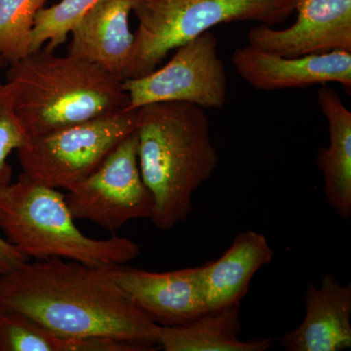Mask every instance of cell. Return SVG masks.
Wrapping results in <instances>:
<instances>
[{
	"label": "cell",
	"instance_id": "6da1fadb",
	"mask_svg": "<svg viewBox=\"0 0 351 351\" xmlns=\"http://www.w3.org/2000/svg\"><path fill=\"white\" fill-rule=\"evenodd\" d=\"M0 309L66 338L110 339L156 350L159 325L108 276L106 267L51 258L0 274Z\"/></svg>",
	"mask_w": 351,
	"mask_h": 351
},
{
	"label": "cell",
	"instance_id": "7a4b0ae2",
	"mask_svg": "<svg viewBox=\"0 0 351 351\" xmlns=\"http://www.w3.org/2000/svg\"><path fill=\"white\" fill-rule=\"evenodd\" d=\"M141 174L154 199L152 221L171 230L193 212V195L213 176L219 154L204 108L165 101L137 108Z\"/></svg>",
	"mask_w": 351,
	"mask_h": 351
},
{
	"label": "cell",
	"instance_id": "3957f363",
	"mask_svg": "<svg viewBox=\"0 0 351 351\" xmlns=\"http://www.w3.org/2000/svg\"><path fill=\"white\" fill-rule=\"evenodd\" d=\"M41 48L10 64L15 110L29 138L119 112L129 105L123 80L97 64Z\"/></svg>",
	"mask_w": 351,
	"mask_h": 351
},
{
	"label": "cell",
	"instance_id": "277c9868",
	"mask_svg": "<svg viewBox=\"0 0 351 351\" xmlns=\"http://www.w3.org/2000/svg\"><path fill=\"white\" fill-rule=\"evenodd\" d=\"M75 221L66 195L25 173L0 188V230L29 260L60 258L106 267L125 265L140 254V246L126 237H86Z\"/></svg>",
	"mask_w": 351,
	"mask_h": 351
},
{
	"label": "cell",
	"instance_id": "5b68a950",
	"mask_svg": "<svg viewBox=\"0 0 351 351\" xmlns=\"http://www.w3.org/2000/svg\"><path fill=\"white\" fill-rule=\"evenodd\" d=\"M297 0H134L138 27L124 80L156 71L170 51L226 23L281 24Z\"/></svg>",
	"mask_w": 351,
	"mask_h": 351
},
{
	"label": "cell",
	"instance_id": "8992f818",
	"mask_svg": "<svg viewBox=\"0 0 351 351\" xmlns=\"http://www.w3.org/2000/svg\"><path fill=\"white\" fill-rule=\"evenodd\" d=\"M136 125L137 108H126L29 138L17 151L23 173L45 186L66 189L93 173Z\"/></svg>",
	"mask_w": 351,
	"mask_h": 351
},
{
	"label": "cell",
	"instance_id": "52a82bcc",
	"mask_svg": "<svg viewBox=\"0 0 351 351\" xmlns=\"http://www.w3.org/2000/svg\"><path fill=\"white\" fill-rule=\"evenodd\" d=\"M66 191L73 219H88L108 232L133 219H152L154 199L141 174L136 129L93 173Z\"/></svg>",
	"mask_w": 351,
	"mask_h": 351
},
{
	"label": "cell",
	"instance_id": "ba28073f",
	"mask_svg": "<svg viewBox=\"0 0 351 351\" xmlns=\"http://www.w3.org/2000/svg\"><path fill=\"white\" fill-rule=\"evenodd\" d=\"M128 108L165 101H182L204 108H221L228 95L225 63L218 39L211 32L177 48L169 63L149 75L122 82Z\"/></svg>",
	"mask_w": 351,
	"mask_h": 351
},
{
	"label": "cell",
	"instance_id": "9c48e42d",
	"mask_svg": "<svg viewBox=\"0 0 351 351\" xmlns=\"http://www.w3.org/2000/svg\"><path fill=\"white\" fill-rule=\"evenodd\" d=\"M295 24H262L248 32L249 45L283 57L351 52V0H297Z\"/></svg>",
	"mask_w": 351,
	"mask_h": 351
},
{
	"label": "cell",
	"instance_id": "30bf717a",
	"mask_svg": "<svg viewBox=\"0 0 351 351\" xmlns=\"http://www.w3.org/2000/svg\"><path fill=\"white\" fill-rule=\"evenodd\" d=\"M106 269L136 306L159 326L188 324L208 313L200 267L166 272L125 265Z\"/></svg>",
	"mask_w": 351,
	"mask_h": 351
},
{
	"label": "cell",
	"instance_id": "8fae6325",
	"mask_svg": "<svg viewBox=\"0 0 351 351\" xmlns=\"http://www.w3.org/2000/svg\"><path fill=\"white\" fill-rule=\"evenodd\" d=\"M235 71L261 91L306 88L336 82L351 90V52L283 57L251 45L237 48L232 55Z\"/></svg>",
	"mask_w": 351,
	"mask_h": 351
},
{
	"label": "cell",
	"instance_id": "7c38bea8",
	"mask_svg": "<svg viewBox=\"0 0 351 351\" xmlns=\"http://www.w3.org/2000/svg\"><path fill=\"white\" fill-rule=\"evenodd\" d=\"M306 315L286 332L280 345L287 351H341L351 348V284L324 274L319 286L307 283Z\"/></svg>",
	"mask_w": 351,
	"mask_h": 351
},
{
	"label": "cell",
	"instance_id": "4fadbf2b",
	"mask_svg": "<svg viewBox=\"0 0 351 351\" xmlns=\"http://www.w3.org/2000/svg\"><path fill=\"white\" fill-rule=\"evenodd\" d=\"M134 0H101L71 31L69 56L97 64L124 80L135 34L129 27Z\"/></svg>",
	"mask_w": 351,
	"mask_h": 351
},
{
	"label": "cell",
	"instance_id": "5bb4252c",
	"mask_svg": "<svg viewBox=\"0 0 351 351\" xmlns=\"http://www.w3.org/2000/svg\"><path fill=\"white\" fill-rule=\"evenodd\" d=\"M274 256L262 233L246 230L237 234L221 258L200 267L208 313L240 306L253 277Z\"/></svg>",
	"mask_w": 351,
	"mask_h": 351
},
{
	"label": "cell",
	"instance_id": "9a60e30c",
	"mask_svg": "<svg viewBox=\"0 0 351 351\" xmlns=\"http://www.w3.org/2000/svg\"><path fill=\"white\" fill-rule=\"evenodd\" d=\"M316 99L329 129V145L318 149L316 165L322 173L328 204L348 221L351 216V112L328 84L321 85Z\"/></svg>",
	"mask_w": 351,
	"mask_h": 351
},
{
	"label": "cell",
	"instance_id": "2e32d148",
	"mask_svg": "<svg viewBox=\"0 0 351 351\" xmlns=\"http://www.w3.org/2000/svg\"><path fill=\"white\" fill-rule=\"evenodd\" d=\"M240 306L207 313L188 324L159 327L158 348L165 351H267L271 338L242 341Z\"/></svg>",
	"mask_w": 351,
	"mask_h": 351
},
{
	"label": "cell",
	"instance_id": "e0dca14e",
	"mask_svg": "<svg viewBox=\"0 0 351 351\" xmlns=\"http://www.w3.org/2000/svg\"><path fill=\"white\" fill-rule=\"evenodd\" d=\"M0 351H145L110 339L60 336L14 311L0 309Z\"/></svg>",
	"mask_w": 351,
	"mask_h": 351
},
{
	"label": "cell",
	"instance_id": "ac0fdd59",
	"mask_svg": "<svg viewBox=\"0 0 351 351\" xmlns=\"http://www.w3.org/2000/svg\"><path fill=\"white\" fill-rule=\"evenodd\" d=\"M48 0H0V60L13 64L31 53L34 18Z\"/></svg>",
	"mask_w": 351,
	"mask_h": 351
},
{
	"label": "cell",
	"instance_id": "d6986e66",
	"mask_svg": "<svg viewBox=\"0 0 351 351\" xmlns=\"http://www.w3.org/2000/svg\"><path fill=\"white\" fill-rule=\"evenodd\" d=\"M101 0H61L49 8L40 9L34 18L31 53L45 47L56 51L82 18ZM29 53V54H31Z\"/></svg>",
	"mask_w": 351,
	"mask_h": 351
},
{
	"label": "cell",
	"instance_id": "ffe728a7",
	"mask_svg": "<svg viewBox=\"0 0 351 351\" xmlns=\"http://www.w3.org/2000/svg\"><path fill=\"white\" fill-rule=\"evenodd\" d=\"M15 98L12 83L2 82L0 77V188L12 181L13 171L7 162L8 156L29 141L16 113Z\"/></svg>",
	"mask_w": 351,
	"mask_h": 351
},
{
	"label": "cell",
	"instance_id": "44dd1931",
	"mask_svg": "<svg viewBox=\"0 0 351 351\" xmlns=\"http://www.w3.org/2000/svg\"><path fill=\"white\" fill-rule=\"evenodd\" d=\"M29 258L18 251L6 239L0 237V274H6L19 267Z\"/></svg>",
	"mask_w": 351,
	"mask_h": 351
},
{
	"label": "cell",
	"instance_id": "7402d4cb",
	"mask_svg": "<svg viewBox=\"0 0 351 351\" xmlns=\"http://www.w3.org/2000/svg\"><path fill=\"white\" fill-rule=\"evenodd\" d=\"M3 63H4V62L2 61V60H0V66H2V64H3Z\"/></svg>",
	"mask_w": 351,
	"mask_h": 351
}]
</instances>
